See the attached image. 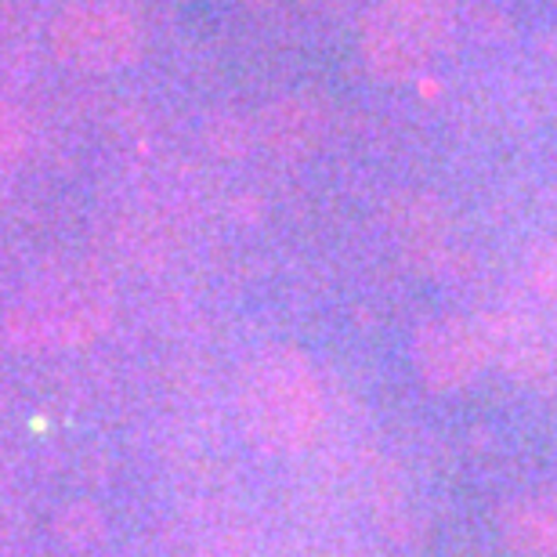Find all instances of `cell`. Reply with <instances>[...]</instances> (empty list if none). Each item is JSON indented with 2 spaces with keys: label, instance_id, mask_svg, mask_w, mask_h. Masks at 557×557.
Segmentation results:
<instances>
[{
  "label": "cell",
  "instance_id": "1",
  "mask_svg": "<svg viewBox=\"0 0 557 557\" xmlns=\"http://www.w3.org/2000/svg\"><path fill=\"white\" fill-rule=\"evenodd\" d=\"M116 319V289L95 264L40 272L4 311V341L26 355H54L95 344Z\"/></svg>",
  "mask_w": 557,
  "mask_h": 557
},
{
  "label": "cell",
  "instance_id": "9",
  "mask_svg": "<svg viewBox=\"0 0 557 557\" xmlns=\"http://www.w3.org/2000/svg\"><path fill=\"white\" fill-rule=\"evenodd\" d=\"M29 152V116L22 109H0V182L18 171Z\"/></svg>",
  "mask_w": 557,
  "mask_h": 557
},
{
  "label": "cell",
  "instance_id": "10",
  "mask_svg": "<svg viewBox=\"0 0 557 557\" xmlns=\"http://www.w3.org/2000/svg\"><path fill=\"white\" fill-rule=\"evenodd\" d=\"M536 286H540L543 297L557 305V243L540 253V261H536Z\"/></svg>",
  "mask_w": 557,
  "mask_h": 557
},
{
  "label": "cell",
  "instance_id": "6",
  "mask_svg": "<svg viewBox=\"0 0 557 557\" xmlns=\"http://www.w3.org/2000/svg\"><path fill=\"white\" fill-rule=\"evenodd\" d=\"M499 536L529 557L557 554V496H515L499 507Z\"/></svg>",
  "mask_w": 557,
  "mask_h": 557
},
{
  "label": "cell",
  "instance_id": "2",
  "mask_svg": "<svg viewBox=\"0 0 557 557\" xmlns=\"http://www.w3.org/2000/svg\"><path fill=\"white\" fill-rule=\"evenodd\" d=\"M243 423L269 453H297L322 423L319 376L297 348H264L243 373Z\"/></svg>",
  "mask_w": 557,
  "mask_h": 557
},
{
  "label": "cell",
  "instance_id": "3",
  "mask_svg": "<svg viewBox=\"0 0 557 557\" xmlns=\"http://www.w3.org/2000/svg\"><path fill=\"white\" fill-rule=\"evenodd\" d=\"M453 0H381L362 29V54L373 76L406 84L438 59L453 37Z\"/></svg>",
  "mask_w": 557,
  "mask_h": 557
},
{
  "label": "cell",
  "instance_id": "8",
  "mask_svg": "<svg viewBox=\"0 0 557 557\" xmlns=\"http://www.w3.org/2000/svg\"><path fill=\"white\" fill-rule=\"evenodd\" d=\"M54 532H59V540L65 547L73 550H87L95 547L98 540H102L106 532V521H102V510L95 504H70L54 521Z\"/></svg>",
  "mask_w": 557,
  "mask_h": 557
},
{
  "label": "cell",
  "instance_id": "5",
  "mask_svg": "<svg viewBox=\"0 0 557 557\" xmlns=\"http://www.w3.org/2000/svg\"><path fill=\"white\" fill-rule=\"evenodd\" d=\"M413 362L431 392H460L485 370L488 351L478 319H428L413 337Z\"/></svg>",
  "mask_w": 557,
  "mask_h": 557
},
{
  "label": "cell",
  "instance_id": "7",
  "mask_svg": "<svg viewBox=\"0 0 557 557\" xmlns=\"http://www.w3.org/2000/svg\"><path fill=\"white\" fill-rule=\"evenodd\" d=\"M482 326V337H485V351H488V362H504L510 373L518 376H529L536 373V366L543 359V348H540V337L529 322L521 319H507V315H488V319H478Z\"/></svg>",
  "mask_w": 557,
  "mask_h": 557
},
{
  "label": "cell",
  "instance_id": "4",
  "mask_svg": "<svg viewBox=\"0 0 557 557\" xmlns=\"http://www.w3.org/2000/svg\"><path fill=\"white\" fill-rule=\"evenodd\" d=\"M51 44L65 65L81 73H116L138 59L141 29L113 0H73L54 18Z\"/></svg>",
  "mask_w": 557,
  "mask_h": 557
}]
</instances>
